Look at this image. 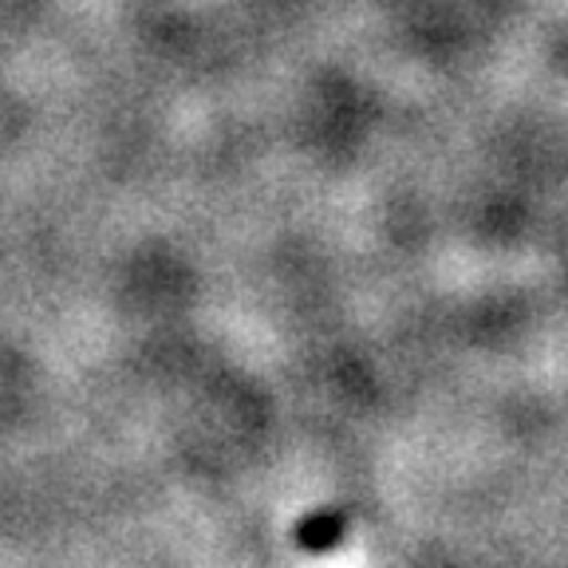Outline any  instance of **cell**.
Instances as JSON below:
<instances>
[{
	"instance_id": "obj_1",
	"label": "cell",
	"mask_w": 568,
	"mask_h": 568,
	"mask_svg": "<svg viewBox=\"0 0 568 568\" xmlns=\"http://www.w3.org/2000/svg\"><path fill=\"white\" fill-rule=\"evenodd\" d=\"M339 537H344V517L339 514L312 517V521H304L301 532H296V541H301L304 549H332Z\"/></svg>"
}]
</instances>
